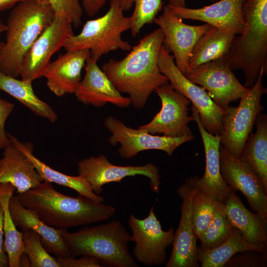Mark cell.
Here are the masks:
<instances>
[{
  "label": "cell",
  "instance_id": "obj_5",
  "mask_svg": "<svg viewBox=\"0 0 267 267\" xmlns=\"http://www.w3.org/2000/svg\"><path fill=\"white\" fill-rule=\"evenodd\" d=\"M60 232L72 256H91L105 266L138 267L129 251L131 235L119 221L86 227L75 232L65 229H60Z\"/></svg>",
  "mask_w": 267,
  "mask_h": 267
},
{
  "label": "cell",
  "instance_id": "obj_31",
  "mask_svg": "<svg viewBox=\"0 0 267 267\" xmlns=\"http://www.w3.org/2000/svg\"><path fill=\"white\" fill-rule=\"evenodd\" d=\"M123 11L131 10L134 4V9L130 16L131 31L133 37L138 35L142 27L151 24L158 13L163 9L162 0H117Z\"/></svg>",
  "mask_w": 267,
  "mask_h": 267
},
{
  "label": "cell",
  "instance_id": "obj_15",
  "mask_svg": "<svg viewBox=\"0 0 267 267\" xmlns=\"http://www.w3.org/2000/svg\"><path fill=\"white\" fill-rule=\"evenodd\" d=\"M219 157L220 172L224 182L234 191H240L251 209L267 220V191L260 178L221 145Z\"/></svg>",
  "mask_w": 267,
  "mask_h": 267
},
{
  "label": "cell",
  "instance_id": "obj_17",
  "mask_svg": "<svg viewBox=\"0 0 267 267\" xmlns=\"http://www.w3.org/2000/svg\"><path fill=\"white\" fill-rule=\"evenodd\" d=\"M163 9V13L156 17L154 22L162 31L165 45L173 52L177 66L185 75L188 71L194 45L210 25L207 23L200 25L186 24L166 6Z\"/></svg>",
  "mask_w": 267,
  "mask_h": 267
},
{
  "label": "cell",
  "instance_id": "obj_44",
  "mask_svg": "<svg viewBox=\"0 0 267 267\" xmlns=\"http://www.w3.org/2000/svg\"></svg>",
  "mask_w": 267,
  "mask_h": 267
},
{
  "label": "cell",
  "instance_id": "obj_8",
  "mask_svg": "<svg viewBox=\"0 0 267 267\" xmlns=\"http://www.w3.org/2000/svg\"><path fill=\"white\" fill-rule=\"evenodd\" d=\"M158 64L161 72L172 87L188 98L197 110L205 129L211 134L220 135L224 110L215 103L203 88L189 80L181 73L164 44L160 49Z\"/></svg>",
  "mask_w": 267,
  "mask_h": 267
},
{
  "label": "cell",
  "instance_id": "obj_28",
  "mask_svg": "<svg viewBox=\"0 0 267 267\" xmlns=\"http://www.w3.org/2000/svg\"><path fill=\"white\" fill-rule=\"evenodd\" d=\"M32 82L19 80L6 75L0 71V89L9 94L28 108L34 114L55 122L58 116L53 108L35 94Z\"/></svg>",
  "mask_w": 267,
  "mask_h": 267
},
{
  "label": "cell",
  "instance_id": "obj_14",
  "mask_svg": "<svg viewBox=\"0 0 267 267\" xmlns=\"http://www.w3.org/2000/svg\"><path fill=\"white\" fill-rule=\"evenodd\" d=\"M72 26L67 17L55 15L52 23L25 56L20 71L22 79L32 82L43 77L51 56L64 47L67 39L74 35Z\"/></svg>",
  "mask_w": 267,
  "mask_h": 267
},
{
  "label": "cell",
  "instance_id": "obj_6",
  "mask_svg": "<svg viewBox=\"0 0 267 267\" xmlns=\"http://www.w3.org/2000/svg\"><path fill=\"white\" fill-rule=\"evenodd\" d=\"M117 0H109L108 11L102 16L88 20L81 32L66 41V50L88 49L90 58L97 62L104 54L119 49L130 51L132 45L122 38L131 29L130 17H126Z\"/></svg>",
  "mask_w": 267,
  "mask_h": 267
},
{
  "label": "cell",
  "instance_id": "obj_9",
  "mask_svg": "<svg viewBox=\"0 0 267 267\" xmlns=\"http://www.w3.org/2000/svg\"><path fill=\"white\" fill-rule=\"evenodd\" d=\"M128 224L132 232L131 241L135 243L133 249L135 259L147 266L164 264L166 259V250L172 245L175 230L173 227L168 230H163L154 213V206L143 219L130 215Z\"/></svg>",
  "mask_w": 267,
  "mask_h": 267
},
{
  "label": "cell",
  "instance_id": "obj_22",
  "mask_svg": "<svg viewBox=\"0 0 267 267\" xmlns=\"http://www.w3.org/2000/svg\"><path fill=\"white\" fill-rule=\"evenodd\" d=\"M8 208L15 226L23 231L31 229L39 234L43 246L49 253L53 254L56 258L71 256L62 237L60 229L45 223L34 211L24 207L13 195L9 200Z\"/></svg>",
  "mask_w": 267,
  "mask_h": 267
},
{
  "label": "cell",
  "instance_id": "obj_16",
  "mask_svg": "<svg viewBox=\"0 0 267 267\" xmlns=\"http://www.w3.org/2000/svg\"><path fill=\"white\" fill-rule=\"evenodd\" d=\"M195 177L187 178L177 189L181 199V215L178 227L175 232L170 257L166 267H198L197 238L193 232L191 221L193 197L196 191Z\"/></svg>",
  "mask_w": 267,
  "mask_h": 267
},
{
  "label": "cell",
  "instance_id": "obj_11",
  "mask_svg": "<svg viewBox=\"0 0 267 267\" xmlns=\"http://www.w3.org/2000/svg\"><path fill=\"white\" fill-rule=\"evenodd\" d=\"M185 76L203 88L224 110L231 102L240 99L250 90L240 83L224 57L200 65Z\"/></svg>",
  "mask_w": 267,
  "mask_h": 267
},
{
  "label": "cell",
  "instance_id": "obj_35",
  "mask_svg": "<svg viewBox=\"0 0 267 267\" xmlns=\"http://www.w3.org/2000/svg\"><path fill=\"white\" fill-rule=\"evenodd\" d=\"M55 14L67 17L75 27L82 24L83 8L79 0H47Z\"/></svg>",
  "mask_w": 267,
  "mask_h": 267
},
{
  "label": "cell",
  "instance_id": "obj_36",
  "mask_svg": "<svg viewBox=\"0 0 267 267\" xmlns=\"http://www.w3.org/2000/svg\"><path fill=\"white\" fill-rule=\"evenodd\" d=\"M56 260L60 267H104L95 258L89 256H83L78 259L70 256L57 257Z\"/></svg>",
  "mask_w": 267,
  "mask_h": 267
},
{
  "label": "cell",
  "instance_id": "obj_21",
  "mask_svg": "<svg viewBox=\"0 0 267 267\" xmlns=\"http://www.w3.org/2000/svg\"><path fill=\"white\" fill-rule=\"evenodd\" d=\"M89 56L88 49L66 50L50 62L43 74L49 90L58 97L74 93L81 81L82 70Z\"/></svg>",
  "mask_w": 267,
  "mask_h": 267
},
{
  "label": "cell",
  "instance_id": "obj_13",
  "mask_svg": "<svg viewBox=\"0 0 267 267\" xmlns=\"http://www.w3.org/2000/svg\"><path fill=\"white\" fill-rule=\"evenodd\" d=\"M154 91L161 100V108L150 122L138 128L152 134H162L172 137L192 134L189 127L194 121L188 115L190 101L168 83Z\"/></svg>",
  "mask_w": 267,
  "mask_h": 267
},
{
  "label": "cell",
  "instance_id": "obj_12",
  "mask_svg": "<svg viewBox=\"0 0 267 267\" xmlns=\"http://www.w3.org/2000/svg\"><path fill=\"white\" fill-rule=\"evenodd\" d=\"M79 175L89 183L92 191L97 195L103 192L104 185L120 182L127 177L141 175L150 179L152 190L158 193L161 185L158 168L151 163L139 166H118L112 164L101 154L85 158L78 163Z\"/></svg>",
  "mask_w": 267,
  "mask_h": 267
},
{
  "label": "cell",
  "instance_id": "obj_2",
  "mask_svg": "<svg viewBox=\"0 0 267 267\" xmlns=\"http://www.w3.org/2000/svg\"><path fill=\"white\" fill-rule=\"evenodd\" d=\"M16 197L45 223L58 229H66L106 220L116 212L112 205L92 201L80 194L76 197L63 194L45 180Z\"/></svg>",
  "mask_w": 267,
  "mask_h": 267
},
{
  "label": "cell",
  "instance_id": "obj_25",
  "mask_svg": "<svg viewBox=\"0 0 267 267\" xmlns=\"http://www.w3.org/2000/svg\"><path fill=\"white\" fill-rule=\"evenodd\" d=\"M236 34L230 29L210 25L193 47L187 72L200 65L225 56Z\"/></svg>",
  "mask_w": 267,
  "mask_h": 267
},
{
  "label": "cell",
  "instance_id": "obj_37",
  "mask_svg": "<svg viewBox=\"0 0 267 267\" xmlns=\"http://www.w3.org/2000/svg\"><path fill=\"white\" fill-rule=\"evenodd\" d=\"M14 107V104L0 98V149H4L11 144L4 129L5 122Z\"/></svg>",
  "mask_w": 267,
  "mask_h": 267
},
{
  "label": "cell",
  "instance_id": "obj_23",
  "mask_svg": "<svg viewBox=\"0 0 267 267\" xmlns=\"http://www.w3.org/2000/svg\"><path fill=\"white\" fill-rule=\"evenodd\" d=\"M0 158V184L9 183L23 193L44 180L25 154L11 143L3 149Z\"/></svg>",
  "mask_w": 267,
  "mask_h": 267
},
{
  "label": "cell",
  "instance_id": "obj_20",
  "mask_svg": "<svg viewBox=\"0 0 267 267\" xmlns=\"http://www.w3.org/2000/svg\"><path fill=\"white\" fill-rule=\"evenodd\" d=\"M244 0H221L199 8L166 5L174 15L183 19L199 20L210 25L233 30L240 34L244 25L242 6Z\"/></svg>",
  "mask_w": 267,
  "mask_h": 267
},
{
  "label": "cell",
  "instance_id": "obj_38",
  "mask_svg": "<svg viewBox=\"0 0 267 267\" xmlns=\"http://www.w3.org/2000/svg\"><path fill=\"white\" fill-rule=\"evenodd\" d=\"M82 7L89 17L96 15L104 5L106 0H82Z\"/></svg>",
  "mask_w": 267,
  "mask_h": 267
},
{
  "label": "cell",
  "instance_id": "obj_32",
  "mask_svg": "<svg viewBox=\"0 0 267 267\" xmlns=\"http://www.w3.org/2000/svg\"><path fill=\"white\" fill-rule=\"evenodd\" d=\"M233 231V227L227 218L224 203L218 201L213 218L199 239L200 246L207 249L214 248L229 238Z\"/></svg>",
  "mask_w": 267,
  "mask_h": 267
},
{
  "label": "cell",
  "instance_id": "obj_42",
  "mask_svg": "<svg viewBox=\"0 0 267 267\" xmlns=\"http://www.w3.org/2000/svg\"><path fill=\"white\" fill-rule=\"evenodd\" d=\"M20 267H31L29 259L24 253L20 258Z\"/></svg>",
  "mask_w": 267,
  "mask_h": 267
},
{
  "label": "cell",
  "instance_id": "obj_1",
  "mask_svg": "<svg viewBox=\"0 0 267 267\" xmlns=\"http://www.w3.org/2000/svg\"><path fill=\"white\" fill-rule=\"evenodd\" d=\"M164 35L159 28L144 36L121 60L110 59L101 70L116 89L129 95L136 109L144 107L150 94L168 83L161 72L158 60Z\"/></svg>",
  "mask_w": 267,
  "mask_h": 267
},
{
  "label": "cell",
  "instance_id": "obj_18",
  "mask_svg": "<svg viewBox=\"0 0 267 267\" xmlns=\"http://www.w3.org/2000/svg\"><path fill=\"white\" fill-rule=\"evenodd\" d=\"M191 110L201 136L205 155V172L201 178L196 176L195 187L198 191L224 203L233 190L224 182L220 172V136L208 133L202 124L197 110L192 105Z\"/></svg>",
  "mask_w": 267,
  "mask_h": 267
},
{
  "label": "cell",
  "instance_id": "obj_30",
  "mask_svg": "<svg viewBox=\"0 0 267 267\" xmlns=\"http://www.w3.org/2000/svg\"><path fill=\"white\" fill-rule=\"evenodd\" d=\"M15 187L9 183L0 184V203L3 211L4 248L10 267H19L24 253L23 234L16 229L9 211L8 204Z\"/></svg>",
  "mask_w": 267,
  "mask_h": 267
},
{
  "label": "cell",
  "instance_id": "obj_33",
  "mask_svg": "<svg viewBox=\"0 0 267 267\" xmlns=\"http://www.w3.org/2000/svg\"><path fill=\"white\" fill-rule=\"evenodd\" d=\"M217 201L211 196L196 190L192 202L191 221L193 232L197 239L200 238L209 225Z\"/></svg>",
  "mask_w": 267,
  "mask_h": 267
},
{
  "label": "cell",
  "instance_id": "obj_41",
  "mask_svg": "<svg viewBox=\"0 0 267 267\" xmlns=\"http://www.w3.org/2000/svg\"><path fill=\"white\" fill-rule=\"evenodd\" d=\"M168 4L175 7H186L185 0H168Z\"/></svg>",
  "mask_w": 267,
  "mask_h": 267
},
{
  "label": "cell",
  "instance_id": "obj_3",
  "mask_svg": "<svg viewBox=\"0 0 267 267\" xmlns=\"http://www.w3.org/2000/svg\"><path fill=\"white\" fill-rule=\"evenodd\" d=\"M55 13L47 0H24L7 18L6 40L0 54V71L17 78L23 59L33 44L53 21Z\"/></svg>",
  "mask_w": 267,
  "mask_h": 267
},
{
  "label": "cell",
  "instance_id": "obj_43",
  "mask_svg": "<svg viewBox=\"0 0 267 267\" xmlns=\"http://www.w3.org/2000/svg\"><path fill=\"white\" fill-rule=\"evenodd\" d=\"M6 30V24H5L4 23L2 22L0 17V35L2 33L5 32ZM3 44H4V43L1 42L0 40V54L1 53Z\"/></svg>",
  "mask_w": 267,
  "mask_h": 267
},
{
  "label": "cell",
  "instance_id": "obj_19",
  "mask_svg": "<svg viewBox=\"0 0 267 267\" xmlns=\"http://www.w3.org/2000/svg\"><path fill=\"white\" fill-rule=\"evenodd\" d=\"M85 65V76L74 93L78 101L96 107H103L108 103L120 108L131 104L129 97L121 94L90 56Z\"/></svg>",
  "mask_w": 267,
  "mask_h": 267
},
{
  "label": "cell",
  "instance_id": "obj_26",
  "mask_svg": "<svg viewBox=\"0 0 267 267\" xmlns=\"http://www.w3.org/2000/svg\"><path fill=\"white\" fill-rule=\"evenodd\" d=\"M12 144L18 147L33 163L43 180L53 182L71 188L80 195L97 202H103V197L95 194L88 181L80 176H71L51 168L33 154V148L30 143H22L13 135L8 134Z\"/></svg>",
  "mask_w": 267,
  "mask_h": 267
},
{
  "label": "cell",
  "instance_id": "obj_39",
  "mask_svg": "<svg viewBox=\"0 0 267 267\" xmlns=\"http://www.w3.org/2000/svg\"><path fill=\"white\" fill-rule=\"evenodd\" d=\"M3 211L0 203V267L8 266V260L4 248Z\"/></svg>",
  "mask_w": 267,
  "mask_h": 267
},
{
  "label": "cell",
  "instance_id": "obj_24",
  "mask_svg": "<svg viewBox=\"0 0 267 267\" xmlns=\"http://www.w3.org/2000/svg\"><path fill=\"white\" fill-rule=\"evenodd\" d=\"M224 207L229 223L240 231L244 239L267 249V220L250 211L234 191L226 200Z\"/></svg>",
  "mask_w": 267,
  "mask_h": 267
},
{
  "label": "cell",
  "instance_id": "obj_27",
  "mask_svg": "<svg viewBox=\"0 0 267 267\" xmlns=\"http://www.w3.org/2000/svg\"><path fill=\"white\" fill-rule=\"evenodd\" d=\"M238 157L260 178L267 191V115L260 113Z\"/></svg>",
  "mask_w": 267,
  "mask_h": 267
},
{
  "label": "cell",
  "instance_id": "obj_4",
  "mask_svg": "<svg viewBox=\"0 0 267 267\" xmlns=\"http://www.w3.org/2000/svg\"><path fill=\"white\" fill-rule=\"evenodd\" d=\"M243 29L224 57L232 71L241 70L250 89L261 71L267 73V0H244Z\"/></svg>",
  "mask_w": 267,
  "mask_h": 267
},
{
  "label": "cell",
  "instance_id": "obj_40",
  "mask_svg": "<svg viewBox=\"0 0 267 267\" xmlns=\"http://www.w3.org/2000/svg\"><path fill=\"white\" fill-rule=\"evenodd\" d=\"M24 0H0V11L13 7L16 4Z\"/></svg>",
  "mask_w": 267,
  "mask_h": 267
},
{
  "label": "cell",
  "instance_id": "obj_7",
  "mask_svg": "<svg viewBox=\"0 0 267 267\" xmlns=\"http://www.w3.org/2000/svg\"><path fill=\"white\" fill-rule=\"evenodd\" d=\"M263 74L262 70L249 91L240 98L239 105L228 106L222 117L221 145L237 157L252 132L258 115L264 109L261 99L267 89L263 85Z\"/></svg>",
  "mask_w": 267,
  "mask_h": 267
},
{
  "label": "cell",
  "instance_id": "obj_34",
  "mask_svg": "<svg viewBox=\"0 0 267 267\" xmlns=\"http://www.w3.org/2000/svg\"><path fill=\"white\" fill-rule=\"evenodd\" d=\"M24 253L32 267H60L56 258L50 256L43 246L39 234L30 229L22 230Z\"/></svg>",
  "mask_w": 267,
  "mask_h": 267
},
{
  "label": "cell",
  "instance_id": "obj_10",
  "mask_svg": "<svg viewBox=\"0 0 267 267\" xmlns=\"http://www.w3.org/2000/svg\"><path fill=\"white\" fill-rule=\"evenodd\" d=\"M104 125L112 134L109 143L113 146L120 143L118 152L122 158L125 159L148 150H161L171 156L180 145L195 139L193 134L176 137L152 134L139 128L134 129L127 127L112 116L105 118Z\"/></svg>",
  "mask_w": 267,
  "mask_h": 267
},
{
  "label": "cell",
  "instance_id": "obj_29",
  "mask_svg": "<svg viewBox=\"0 0 267 267\" xmlns=\"http://www.w3.org/2000/svg\"><path fill=\"white\" fill-rule=\"evenodd\" d=\"M248 251L267 252V249L247 242L233 227L230 237L218 246L211 249L197 247V259L201 267H223L236 254Z\"/></svg>",
  "mask_w": 267,
  "mask_h": 267
}]
</instances>
